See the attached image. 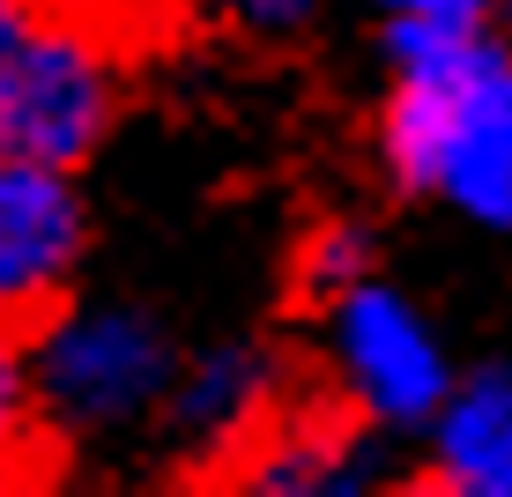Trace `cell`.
<instances>
[{"label": "cell", "mask_w": 512, "mask_h": 497, "mask_svg": "<svg viewBox=\"0 0 512 497\" xmlns=\"http://www.w3.org/2000/svg\"><path fill=\"white\" fill-rule=\"evenodd\" d=\"M275 401H282V394H275L268 349H253V342H216V349H201V357H179V371H171L164 408H156V416L171 423V438H179L186 453L231 460L245 438L275 416Z\"/></svg>", "instance_id": "obj_7"}, {"label": "cell", "mask_w": 512, "mask_h": 497, "mask_svg": "<svg viewBox=\"0 0 512 497\" xmlns=\"http://www.w3.org/2000/svg\"><path fill=\"white\" fill-rule=\"evenodd\" d=\"M423 438H431V490L512 497V364L453 371Z\"/></svg>", "instance_id": "obj_8"}, {"label": "cell", "mask_w": 512, "mask_h": 497, "mask_svg": "<svg viewBox=\"0 0 512 497\" xmlns=\"http://www.w3.org/2000/svg\"><path fill=\"white\" fill-rule=\"evenodd\" d=\"M23 23H30V0H0V60H8L15 38H23Z\"/></svg>", "instance_id": "obj_13"}, {"label": "cell", "mask_w": 512, "mask_h": 497, "mask_svg": "<svg viewBox=\"0 0 512 497\" xmlns=\"http://www.w3.org/2000/svg\"><path fill=\"white\" fill-rule=\"evenodd\" d=\"M216 8L253 38H290V30H305L320 15V0H216Z\"/></svg>", "instance_id": "obj_12"}, {"label": "cell", "mask_w": 512, "mask_h": 497, "mask_svg": "<svg viewBox=\"0 0 512 497\" xmlns=\"http://www.w3.org/2000/svg\"><path fill=\"white\" fill-rule=\"evenodd\" d=\"M379 156L401 193L512 230V38L386 30Z\"/></svg>", "instance_id": "obj_1"}, {"label": "cell", "mask_w": 512, "mask_h": 497, "mask_svg": "<svg viewBox=\"0 0 512 497\" xmlns=\"http://www.w3.org/2000/svg\"><path fill=\"white\" fill-rule=\"evenodd\" d=\"M119 119V67L97 30L30 15L0 60V156L82 171Z\"/></svg>", "instance_id": "obj_4"}, {"label": "cell", "mask_w": 512, "mask_h": 497, "mask_svg": "<svg viewBox=\"0 0 512 497\" xmlns=\"http://www.w3.org/2000/svg\"><path fill=\"white\" fill-rule=\"evenodd\" d=\"M30 357V394L52 431H134L156 423L164 386L179 371L171 327L141 305H52L38 319Z\"/></svg>", "instance_id": "obj_2"}, {"label": "cell", "mask_w": 512, "mask_h": 497, "mask_svg": "<svg viewBox=\"0 0 512 497\" xmlns=\"http://www.w3.org/2000/svg\"><path fill=\"white\" fill-rule=\"evenodd\" d=\"M364 275H379L372 230H357V223H320V238L305 245V290L327 305L334 290H349V282H364Z\"/></svg>", "instance_id": "obj_10"}, {"label": "cell", "mask_w": 512, "mask_h": 497, "mask_svg": "<svg viewBox=\"0 0 512 497\" xmlns=\"http://www.w3.org/2000/svg\"><path fill=\"white\" fill-rule=\"evenodd\" d=\"M90 245L75 171L0 156V327H38L52 305H67Z\"/></svg>", "instance_id": "obj_5"}, {"label": "cell", "mask_w": 512, "mask_h": 497, "mask_svg": "<svg viewBox=\"0 0 512 497\" xmlns=\"http://www.w3.org/2000/svg\"><path fill=\"white\" fill-rule=\"evenodd\" d=\"M505 23H512V0H505Z\"/></svg>", "instance_id": "obj_14"}, {"label": "cell", "mask_w": 512, "mask_h": 497, "mask_svg": "<svg viewBox=\"0 0 512 497\" xmlns=\"http://www.w3.org/2000/svg\"><path fill=\"white\" fill-rule=\"evenodd\" d=\"M231 475L268 497H357V490L386 483V453L357 408H342V401L282 408L275 401V416L231 453Z\"/></svg>", "instance_id": "obj_6"}, {"label": "cell", "mask_w": 512, "mask_h": 497, "mask_svg": "<svg viewBox=\"0 0 512 497\" xmlns=\"http://www.w3.org/2000/svg\"><path fill=\"white\" fill-rule=\"evenodd\" d=\"M379 30H498L505 0H372Z\"/></svg>", "instance_id": "obj_11"}, {"label": "cell", "mask_w": 512, "mask_h": 497, "mask_svg": "<svg viewBox=\"0 0 512 497\" xmlns=\"http://www.w3.org/2000/svg\"><path fill=\"white\" fill-rule=\"evenodd\" d=\"M327 364H334V401L357 408L372 431H423L453 386L438 319L379 275L327 297Z\"/></svg>", "instance_id": "obj_3"}, {"label": "cell", "mask_w": 512, "mask_h": 497, "mask_svg": "<svg viewBox=\"0 0 512 497\" xmlns=\"http://www.w3.org/2000/svg\"><path fill=\"white\" fill-rule=\"evenodd\" d=\"M38 394H30V357L23 334L0 327V483L8 475H30V453H38Z\"/></svg>", "instance_id": "obj_9"}]
</instances>
